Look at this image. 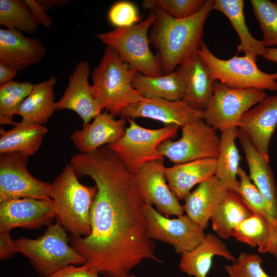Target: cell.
Returning <instances> with one entry per match:
<instances>
[{
    "mask_svg": "<svg viewBox=\"0 0 277 277\" xmlns=\"http://www.w3.org/2000/svg\"><path fill=\"white\" fill-rule=\"evenodd\" d=\"M250 3L263 33L264 45L277 47V0H250Z\"/></svg>",
    "mask_w": 277,
    "mask_h": 277,
    "instance_id": "obj_34",
    "label": "cell"
},
{
    "mask_svg": "<svg viewBox=\"0 0 277 277\" xmlns=\"http://www.w3.org/2000/svg\"><path fill=\"white\" fill-rule=\"evenodd\" d=\"M204 112L191 107L184 100L169 101L162 98L145 97L131 104L120 112L125 119L146 117L159 121L166 125L182 127L204 118Z\"/></svg>",
    "mask_w": 277,
    "mask_h": 277,
    "instance_id": "obj_14",
    "label": "cell"
},
{
    "mask_svg": "<svg viewBox=\"0 0 277 277\" xmlns=\"http://www.w3.org/2000/svg\"><path fill=\"white\" fill-rule=\"evenodd\" d=\"M108 17L110 23L116 28L131 26L140 21L135 6L128 1L114 4L108 12Z\"/></svg>",
    "mask_w": 277,
    "mask_h": 277,
    "instance_id": "obj_38",
    "label": "cell"
},
{
    "mask_svg": "<svg viewBox=\"0 0 277 277\" xmlns=\"http://www.w3.org/2000/svg\"><path fill=\"white\" fill-rule=\"evenodd\" d=\"M137 71L120 57L111 47L106 46L99 64L92 72L93 96L101 110L114 116L125 107L144 97L132 86Z\"/></svg>",
    "mask_w": 277,
    "mask_h": 277,
    "instance_id": "obj_4",
    "label": "cell"
},
{
    "mask_svg": "<svg viewBox=\"0 0 277 277\" xmlns=\"http://www.w3.org/2000/svg\"><path fill=\"white\" fill-rule=\"evenodd\" d=\"M57 83L54 76L34 84L30 94L22 103L17 114L31 123L46 124L55 110L53 90Z\"/></svg>",
    "mask_w": 277,
    "mask_h": 277,
    "instance_id": "obj_28",
    "label": "cell"
},
{
    "mask_svg": "<svg viewBox=\"0 0 277 277\" xmlns=\"http://www.w3.org/2000/svg\"><path fill=\"white\" fill-rule=\"evenodd\" d=\"M66 231L56 223L48 226L37 239H16L17 252L27 258L34 269L44 277L70 265L85 264L84 258L68 245Z\"/></svg>",
    "mask_w": 277,
    "mask_h": 277,
    "instance_id": "obj_6",
    "label": "cell"
},
{
    "mask_svg": "<svg viewBox=\"0 0 277 277\" xmlns=\"http://www.w3.org/2000/svg\"><path fill=\"white\" fill-rule=\"evenodd\" d=\"M97 192L95 185L80 183L74 168L67 165L51 184V199L56 223L72 236L82 237L91 232L90 211Z\"/></svg>",
    "mask_w": 277,
    "mask_h": 277,
    "instance_id": "obj_3",
    "label": "cell"
},
{
    "mask_svg": "<svg viewBox=\"0 0 277 277\" xmlns=\"http://www.w3.org/2000/svg\"><path fill=\"white\" fill-rule=\"evenodd\" d=\"M238 138L245 155L249 177L266 202L271 216L277 220V187L269 162L258 152L240 130Z\"/></svg>",
    "mask_w": 277,
    "mask_h": 277,
    "instance_id": "obj_21",
    "label": "cell"
},
{
    "mask_svg": "<svg viewBox=\"0 0 277 277\" xmlns=\"http://www.w3.org/2000/svg\"><path fill=\"white\" fill-rule=\"evenodd\" d=\"M52 200L22 198L0 203V232L14 228L30 229L49 226L55 219Z\"/></svg>",
    "mask_w": 277,
    "mask_h": 277,
    "instance_id": "obj_15",
    "label": "cell"
},
{
    "mask_svg": "<svg viewBox=\"0 0 277 277\" xmlns=\"http://www.w3.org/2000/svg\"><path fill=\"white\" fill-rule=\"evenodd\" d=\"M125 277H136L134 275H129L128 276H125Z\"/></svg>",
    "mask_w": 277,
    "mask_h": 277,
    "instance_id": "obj_44",
    "label": "cell"
},
{
    "mask_svg": "<svg viewBox=\"0 0 277 277\" xmlns=\"http://www.w3.org/2000/svg\"><path fill=\"white\" fill-rule=\"evenodd\" d=\"M266 97L264 90L235 89L215 81L213 94L204 111L203 120L221 132L238 127L244 113Z\"/></svg>",
    "mask_w": 277,
    "mask_h": 277,
    "instance_id": "obj_9",
    "label": "cell"
},
{
    "mask_svg": "<svg viewBox=\"0 0 277 277\" xmlns=\"http://www.w3.org/2000/svg\"><path fill=\"white\" fill-rule=\"evenodd\" d=\"M0 25L7 29L33 33L38 24L24 1H0Z\"/></svg>",
    "mask_w": 277,
    "mask_h": 277,
    "instance_id": "obj_32",
    "label": "cell"
},
{
    "mask_svg": "<svg viewBox=\"0 0 277 277\" xmlns=\"http://www.w3.org/2000/svg\"><path fill=\"white\" fill-rule=\"evenodd\" d=\"M34 84L11 81L0 85V123L15 125L13 117L32 91Z\"/></svg>",
    "mask_w": 277,
    "mask_h": 277,
    "instance_id": "obj_33",
    "label": "cell"
},
{
    "mask_svg": "<svg viewBox=\"0 0 277 277\" xmlns=\"http://www.w3.org/2000/svg\"><path fill=\"white\" fill-rule=\"evenodd\" d=\"M216 158H207L165 168L168 185L177 199L182 200L196 184L215 174Z\"/></svg>",
    "mask_w": 277,
    "mask_h": 277,
    "instance_id": "obj_23",
    "label": "cell"
},
{
    "mask_svg": "<svg viewBox=\"0 0 277 277\" xmlns=\"http://www.w3.org/2000/svg\"><path fill=\"white\" fill-rule=\"evenodd\" d=\"M240 178L239 195L251 209L257 211L269 222L277 226V220L271 215L264 198L252 182L249 175L241 167L238 172Z\"/></svg>",
    "mask_w": 277,
    "mask_h": 277,
    "instance_id": "obj_36",
    "label": "cell"
},
{
    "mask_svg": "<svg viewBox=\"0 0 277 277\" xmlns=\"http://www.w3.org/2000/svg\"><path fill=\"white\" fill-rule=\"evenodd\" d=\"M16 252H18L15 244L10 232H0V259L10 258Z\"/></svg>",
    "mask_w": 277,
    "mask_h": 277,
    "instance_id": "obj_41",
    "label": "cell"
},
{
    "mask_svg": "<svg viewBox=\"0 0 277 277\" xmlns=\"http://www.w3.org/2000/svg\"><path fill=\"white\" fill-rule=\"evenodd\" d=\"M18 71L0 61V85L12 81Z\"/></svg>",
    "mask_w": 277,
    "mask_h": 277,
    "instance_id": "obj_42",
    "label": "cell"
},
{
    "mask_svg": "<svg viewBox=\"0 0 277 277\" xmlns=\"http://www.w3.org/2000/svg\"><path fill=\"white\" fill-rule=\"evenodd\" d=\"M263 57L268 61L277 63V47L267 48L266 52Z\"/></svg>",
    "mask_w": 277,
    "mask_h": 277,
    "instance_id": "obj_43",
    "label": "cell"
},
{
    "mask_svg": "<svg viewBox=\"0 0 277 277\" xmlns=\"http://www.w3.org/2000/svg\"><path fill=\"white\" fill-rule=\"evenodd\" d=\"M215 255L233 262L236 260L219 238L213 233L206 234L201 243L194 249L181 254L180 269L190 276L206 277Z\"/></svg>",
    "mask_w": 277,
    "mask_h": 277,
    "instance_id": "obj_24",
    "label": "cell"
},
{
    "mask_svg": "<svg viewBox=\"0 0 277 277\" xmlns=\"http://www.w3.org/2000/svg\"><path fill=\"white\" fill-rule=\"evenodd\" d=\"M90 72L89 62H78L68 78V84L63 95L55 102V110L69 109L75 112L83 120V124L101 113L88 82Z\"/></svg>",
    "mask_w": 277,
    "mask_h": 277,
    "instance_id": "obj_17",
    "label": "cell"
},
{
    "mask_svg": "<svg viewBox=\"0 0 277 277\" xmlns=\"http://www.w3.org/2000/svg\"><path fill=\"white\" fill-rule=\"evenodd\" d=\"M197 54L211 77L231 88L277 90V72L269 74L261 71L256 64L257 58L251 55L220 59L203 41Z\"/></svg>",
    "mask_w": 277,
    "mask_h": 277,
    "instance_id": "obj_7",
    "label": "cell"
},
{
    "mask_svg": "<svg viewBox=\"0 0 277 277\" xmlns=\"http://www.w3.org/2000/svg\"><path fill=\"white\" fill-rule=\"evenodd\" d=\"M48 129L42 125L22 120L6 131L0 129V154L17 152L27 156L39 148Z\"/></svg>",
    "mask_w": 277,
    "mask_h": 277,
    "instance_id": "obj_26",
    "label": "cell"
},
{
    "mask_svg": "<svg viewBox=\"0 0 277 277\" xmlns=\"http://www.w3.org/2000/svg\"><path fill=\"white\" fill-rule=\"evenodd\" d=\"M133 87L144 97L162 98L169 101L182 100L185 93L183 76L177 69L167 74L151 76L137 72Z\"/></svg>",
    "mask_w": 277,
    "mask_h": 277,
    "instance_id": "obj_30",
    "label": "cell"
},
{
    "mask_svg": "<svg viewBox=\"0 0 277 277\" xmlns=\"http://www.w3.org/2000/svg\"><path fill=\"white\" fill-rule=\"evenodd\" d=\"M75 172L94 180L97 192L90 211L91 232L71 237V247L90 268L105 277H125L144 260L162 262L154 253L134 174L104 145L72 156Z\"/></svg>",
    "mask_w": 277,
    "mask_h": 277,
    "instance_id": "obj_1",
    "label": "cell"
},
{
    "mask_svg": "<svg viewBox=\"0 0 277 277\" xmlns=\"http://www.w3.org/2000/svg\"><path fill=\"white\" fill-rule=\"evenodd\" d=\"M114 117L107 111L101 112L91 123L83 124L81 130H75L70 138L82 153H91L104 145L113 144L122 137L126 129V119Z\"/></svg>",
    "mask_w": 277,
    "mask_h": 277,
    "instance_id": "obj_18",
    "label": "cell"
},
{
    "mask_svg": "<svg viewBox=\"0 0 277 277\" xmlns=\"http://www.w3.org/2000/svg\"><path fill=\"white\" fill-rule=\"evenodd\" d=\"M28 156L17 152L0 154V203L12 199H51V184L33 177L27 167Z\"/></svg>",
    "mask_w": 277,
    "mask_h": 277,
    "instance_id": "obj_11",
    "label": "cell"
},
{
    "mask_svg": "<svg viewBox=\"0 0 277 277\" xmlns=\"http://www.w3.org/2000/svg\"><path fill=\"white\" fill-rule=\"evenodd\" d=\"M45 54L39 39L26 37L16 29H0V61L18 71L38 63Z\"/></svg>",
    "mask_w": 277,
    "mask_h": 277,
    "instance_id": "obj_19",
    "label": "cell"
},
{
    "mask_svg": "<svg viewBox=\"0 0 277 277\" xmlns=\"http://www.w3.org/2000/svg\"><path fill=\"white\" fill-rule=\"evenodd\" d=\"M253 212L239 194L228 190L224 201L210 218L212 228L219 237L228 240L233 230Z\"/></svg>",
    "mask_w": 277,
    "mask_h": 277,
    "instance_id": "obj_31",
    "label": "cell"
},
{
    "mask_svg": "<svg viewBox=\"0 0 277 277\" xmlns=\"http://www.w3.org/2000/svg\"><path fill=\"white\" fill-rule=\"evenodd\" d=\"M127 120L129 126L122 137L108 145L116 153L126 169L134 175L145 164L164 159L158 147L164 141L175 136L180 126L170 125L151 129L141 127L134 119Z\"/></svg>",
    "mask_w": 277,
    "mask_h": 277,
    "instance_id": "obj_8",
    "label": "cell"
},
{
    "mask_svg": "<svg viewBox=\"0 0 277 277\" xmlns=\"http://www.w3.org/2000/svg\"><path fill=\"white\" fill-rule=\"evenodd\" d=\"M46 277H98V274L85 263L80 267L66 266Z\"/></svg>",
    "mask_w": 277,
    "mask_h": 277,
    "instance_id": "obj_39",
    "label": "cell"
},
{
    "mask_svg": "<svg viewBox=\"0 0 277 277\" xmlns=\"http://www.w3.org/2000/svg\"><path fill=\"white\" fill-rule=\"evenodd\" d=\"M228 190L214 175L200 183L197 188L184 197V211L204 230L209 221L224 201Z\"/></svg>",
    "mask_w": 277,
    "mask_h": 277,
    "instance_id": "obj_20",
    "label": "cell"
},
{
    "mask_svg": "<svg viewBox=\"0 0 277 277\" xmlns=\"http://www.w3.org/2000/svg\"><path fill=\"white\" fill-rule=\"evenodd\" d=\"M263 263L259 254L241 252L235 262L224 269L229 277H277L267 274L261 267Z\"/></svg>",
    "mask_w": 277,
    "mask_h": 277,
    "instance_id": "obj_37",
    "label": "cell"
},
{
    "mask_svg": "<svg viewBox=\"0 0 277 277\" xmlns=\"http://www.w3.org/2000/svg\"><path fill=\"white\" fill-rule=\"evenodd\" d=\"M142 210L149 238L171 245L177 253L192 250L201 243L205 235L204 230L187 214L169 219L152 205L145 204Z\"/></svg>",
    "mask_w": 277,
    "mask_h": 277,
    "instance_id": "obj_12",
    "label": "cell"
},
{
    "mask_svg": "<svg viewBox=\"0 0 277 277\" xmlns=\"http://www.w3.org/2000/svg\"><path fill=\"white\" fill-rule=\"evenodd\" d=\"M277 127V94L266 96L242 115L238 126L267 162L269 146Z\"/></svg>",
    "mask_w": 277,
    "mask_h": 277,
    "instance_id": "obj_16",
    "label": "cell"
},
{
    "mask_svg": "<svg viewBox=\"0 0 277 277\" xmlns=\"http://www.w3.org/2000/svg\"><path fill=\"white\" fill-rule=\"evenodd\" d=\"M156 18L155 11L151 10L140 23L96 34L95 36L113 48L124 62L138 72L147 76H160L163 74L156 55L150 49L148 36Z\"/></svg>",
    "mask_w": 277,
    "mask_h": 277,
    "instance_id": "obj_5",
    "label": "cell"
},
{
    "mask_svg": "<svg viewBox=\"0 0 277 277\" xmlns=\"http://www.w3.org/2000/svg\"><path fill=\"white\" fill-rule=\"evenodd\" d=\"M206 0H145L143 7L150 11L159 9L177 19L189 17L200 11Z\"/></svg>",
    "mask_w": 277,
    "mask_h": 277,
    "instance_id": "obj_35",
    "label": "cell"
},
{
    "mask_svg": "<svg viewBox=\"0 0 277 277\" xmlns=\"http://www.w3.org/2000/svg\"><path fill=\"white\" fill-rule=\"evenodd\" d=\"M24 1L38 24L47 28H49L52 26L53 22L51 18L46 13V11L39 5L37 1L25 0Z\"/></svg>",
    "mask_w": 277,
    "mask_h": 277,
    "instance_id": "obj_40",
    "label": "cell"
},
{
    "mask_svg": "<svg viewBox=\"0 0 277 277\" xmlns=\"http://www.w3.org/2000/svg\"><path fill=\"white\" fill-rule=\"evenodd\" d=\"M220 137L216 130L203 120L182 127V136L177 141L168 139L158 147L160 153L175 164L194 160L217 158Z\"/></svg>",
    "mask_w": 277,
    "mask_h": 277,
    "instance_id": "obj_10",
    "label": "cell"
},
{
    "mask_svg": "<svg viewBox=\"0 0 277 277\" xmlns=\"http://www.w3.org/2000/svg\"><path fill=\"white\" fill-rule=\"evenodd\" d=\"M240 129L232 127L221 132L219 153L214 175L226 188L239 194L240 183L236 176L241 157L235 144Z\"/></svg>",
    "mask_w": 277,
    "mask_h": 277,
    "instance_id": "obj_27",
    "label": "cell"
},
{
    "mask_svg": "<svg viewBox=\"0 0 277 277\" xmlns=\"http://www.w3.org/2000/svg\"><path fill=\"white\" fill-rule=\"evenodd\" d=\"M252 210V214L233 230L232 236L251 247H258L260 253L273 255L277 261V226Z\"/></svg>",
    "mask_w": 277,
    "mask_h": 277,
    "instance_id": "obj_25",
    "label": "cell"
},
{
    "mask_svg": "<svg viewBox=\"0 0 277 277\" xmlns=\"http://www.w3.org/2000/svg\"><path fill=\"white\" fill-rule=\"evenodd\" d=\"M243 0H213L212 10H217L229 20L240 39L238 51L251 55L256 58L264 56L267 48L262 41L255 38L246 24Z\"/></svg>",
    "mask_w": 277,
    "mask_h": 277,
    "instance_id": "obj_29",
    "label": "cell"
},
{
    "mask_svg": "<svg viewBox=\"0 0 277 277\" xmlns=\"http://www.w3.org/2000/svg\"><path fill=\"white\" fill-rule=\"evenodd\" d=\"M176 69L181 73L185 85L183 100L192 108L204 111L213 94L215 80L197 54Z\"/></svg>",
    "mask_w": 277,
    "mask_h": 277,
    "instance_id": "obj_22",
    "label": "cell"
},
{
    "mask_svg": "<svg viewBox=\"0 0 277 277\" xmlns=\"http://www.w3.org/2000/svg\"><path fill=\"white\" fill-rule=\"evenodd\" d=\"M165 168L164 159L150 162L134 175L135 182L144 204L154 205L156 210L166 217L178 216L184 210L167 184Z\"/></svg>",
    "mask_w": 277,
    "mask_h": 277,
    "instance_id": "obj_13",
    "label": "cell"
},
{
    "mask_svg": "<svg viewBox=\"0 0 277 277\" xmlns=\"http://www.w3.org/2000/svg\"><path fill=\"white\" fill-rule=\"evenodd\" d=\"M213 0H206L201 9L184 19L175 18L159 9L149 34L163 74L171 73L192 57L203 42L205 22Z\"/></svg>",
    "mask_w": 277,
    "mask_h": 277,
    "instance_id": "obj_2",
    "label": "cell"
}]
</instances>
